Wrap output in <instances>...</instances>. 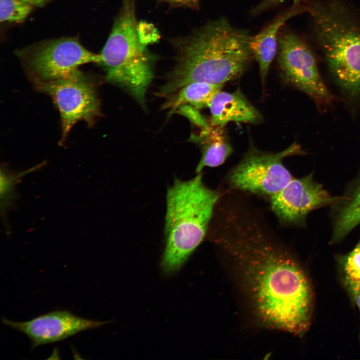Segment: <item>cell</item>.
Returning <instances> with one entry per match:
<instances>
[{"label":"cell","mask_w":360,"mask_h":360,"mask_svg":"<svg viewBox=\"0 0 360 360\" xmlns=\"http://www.w3.org/2000/svg\"><path fill=\"white\" fill-rule=\"evenodd\" d=\"M338 262L344 286L353 304L360 292V240L348 253L338 256Z\"/></svg>","instance_id":"e0dca14e"},{"label":"cell","mask_w":360,"mask_h":360,"mask_svg":"<svg viewBox=\"0 0 360 360\" xmlns=\"http://www.w3.org/2000/svg\"><path fill=\"white\" fill-rule=\"evenodd\" d=\"M212 126H225L229 122L258 124L262 122L261 113L250 102L240 88L232 92L216 93L209 106Z\"/></svg>","instance_id":"4fadbf2b"},{"label":"cell","mask_w":360,"mask_h":360,"mask_svg":"<svg viewBox=\"0 0 360 360\" xmlns=\"http://www.w3.org/2000/svg\"><path fill=\"white\" fill-rule=\"evenodd\" d=\"M340 202L342 204L337 208L333 220L332 244L342 240L360 224V182Z\"/></svg>","instance_id":"2e32d148"},{"label":"cell","mask_w":360,"mask_h":360,"mask_svg":"<svg viewBox=\"0 0 360 360\" xmlns=\"http://www.w3.org/2000/svg\"><path fill=\"white\" fill-rule=\"evenodd\" d=\"M344 198L332 196L314 178L313 174L294 178L268 200L272 212L284 227H304L312 211L335 204Z\"/></svg>","instance_id":"30bf717a"},{"label":"cell","mask_w":360,"mask_h":360,"mask_svg":"<svg viewBox=\"0 0 360 360\" xmlns=\"http://www.w3.org/2000/svg\"><path fill=\"white\" fill-rule=\"evenodd\" d=\"M158 38L151 24L138 22L135 0H122L109 37L98 54V64L104 68L106 80L124 88L142 107L155 60L147 46Z\"/></svg>","instance_id":"3957f363"},{"label":"cell","mask_w":360,"mask_h":360,"mask_svg":"<svg viewBox=\"0 0 360 360\" xmlns=\"http://www.w3.org/2000/svg\"><path fill=\"white\" fill-rule=\"evenodd\" d=\"M223 86L202 82L189 83L167 97L162 108L169 110V118L184 106L196 110L208 107L213 97L222 90Z\"/></svg>","instance_id":"9a60e30c"},{"label":"cell","mask_w":360,"mask_h":360,"mask_svg":"<svg viewBox=\"0 0 360 360\" xmlns=\"http://www.w3.org/2000/svg\"><path fill=\"white\" fill-rule=\"evenodd\" d=\"M2 322L27 336L31 342L32 349L64 340L110 322L84 318L67 310L50 312L28 321L14 322L2 318Z\"/></svg>","instance_id":"8fae6325"},{"label":"cell","mask_w":360,"mask_h":360,"mask_svg":"<svg viewBox=\"0 0 360 360\" xmlns=\"http://www.w3.org/2000/svg\"><path fill=\"white\" fill-rule=\"evenodd\" d=\"M285 0H262L250 11L252 16H254L261 14L268 9L274 7L283 2Z\"/></svg>","instance_id":"d6986e66"},{"label":"cell","mask_w":360,"mask_h":360,"mask_svg":"<svg viewBox=\"0 0 360 360\" xmlns=\"http://www.w3.org/2000/svg\"><path fill=\"white\" fill-rule=\"evenodd\" d=\"M355 304L357 306L360 314V292L356 298ZM359 340L360 341V330L359 332Z\"/></svg>","instance_id":"44dd1931"},{"label":"cell","mask_w":360,"mask_h":360,"mask_svg":"<svg viewBox=\"0 0 360 360\" xmlns=\"http://www.w3.org/2000/svg\"><path fill=\"white\" fill-rule=\"evenodd\" d=\"M316 42L328 68L350 98L360 95V24L337 0H306Z\"/></svg>","instance_id":"5b68a950"},{"label":"cell","mask_w":360,"mask_h":360,"mask_svg":"<svg viewBox=\"0 0 360 360\" xmlns=\"http://www.w3.org/2000/svg\"><path fill=\"white\" fill-rule=\"evenodd\" d=\"M194 140L201 146L202 157L196 168V173L206 167L215 168L222 164L233 152L224 126H212L201 130Z\"/></svg>","instance_id":"5bb4252c"},{"label":"cell","mask_w":360,"mask_h":360,"mask_svg":"<svg viewBox=\"0 0 360 360\" xmlns=\"http://www.w3.org/2000/svg\"><path fill=\"white\" fill-rule=\"evenodd\" d=\"M278 64L284 82L306 94L320 108L332 104L334 97L308 46L296 34L285 32L278 34Z\"/></svg>","instance_id":"9c48e42d"},{"label":"cell","mask_w":360,"mask_h":360,"mask_svg":"<svg viewBox=\"0 0 360 360\" xmlns=\"http://www.w3.org/2000/svg\"><path fill=\"white\" fill-rule=\"evenodd\" d=\"M41 92L50 96L60 115L61 144L78 122L92 126L100 114L96 84L92 77L78 70L58 80L35 84Z\"/></svg>","instance_id":"ba28073f"},{"label":"cell","mask_w":360,"mask_h":360,"mask_svg":"<svg viewBox=\"0 0 360 360\" xmlns=\"http://www.w3.org/2000/svg\"><path fill=\"white\" fill-rule=\"evenodd\" d=\"M178 7H184L192 9L199 8L200 0H160Z\"/></svg>","instance_id":"ffe728a7"},{"label":"cell","mask_w":360,"mask_h":360,"mask_svg":"<svg viewBox=\"0 0 360 360\" xmlns=\"http://www.w3.org/2000/svg\"><path fill=\"white\" fill-rule=\"evenodd\" d=\"M250 196L218 204L206 237L236 270L264 325L302 336L310 328L314 292L304 270Z\"/></svg>","instance_id":"6da1fadb"},{"label":"cell","mask_w":360,"mask_h":360,"mask_svg":"<svg viewBox=\"0 0 360 360\" xmlns=\"http://www.w3.org/2000/svg\"><path fill=\"white\" fill-rule=\"evenodd\" d=\"M48 0H0V22H22L34 8L44 6Z\"/></svg>","instance_id":"ac0fdd59"},{"label":"cell","mask_w":360,"mask_h":360,"mask_svg":"<svg viewBox=\"0 0 360 360\" xmlns=\"http://www.w3.org/2000/svg\"><path fill=\"white\" fill-rule=\"evenodd\" d=\"M18 56L34 84L66 78L80 66L99 60L98 54L72 38L46 41L20 50Z\"/></svg>","instance_id":"52a82bcc"},{"label":"cell","mask_w":360,"mask_h":360,"mask_svg":"<svg viewBox=\"0 0 360 360\" xmlns=\"http://www.w3.org/2000/svg\"><path fill=\"white\" fill-rule=\"evenodd\" d=\"M251 36L220 18L187 36L172 38L176 63L156 94L166 98L192 82L224 84L239 78L253 58Z\"/></svg>","instance_id":"7a4b0ae2"},{"label":"cell","mask_w":360,"mask_h":360,"mask_svg":"<svg viewBox=\"0 0 360 360\" xmlns=\"http://www.w3.org/2000/svg\"><path fill=\"white\" fill-rule=\"evenodd\" d=\"M306 11V0H294L290 8L280 14L259 33L251 36L250 50L258 64L263 88L270 64L277 52L280 28L290 18Z\"/></svg>","instance_id":"7c38bea8"},{"label":"cell","mask_w":360,"mask_h":360,"mask_svg":"<svg viewBox=\"0 0 360 360\" xmlns=\"http://www.w3.org/2000/svg\"><path fill=\"white\" fill-rule=\"evenodd\" d=\"M303 154L295 142L282 151L272 152L258 149L250 140L241 160L228 172L226 184L228 188L269 200L294 178L282 160Z\"/></svg>","instance_id":"8992f818"},{"label":"cell","mask_w":360,"mask_h":360,"mask_svg":"<svg viewBox=\"0 0 360 360\" xmlns=\"http://www.w3.org/2000/svg\"><path fill=\"white\" fill-rule=\"evenodd\" d=\"M221 189L208 188L198 173L188 180L176 178L166 194V246L162 268L178 270L206 237Z\"/></svg>","instance_id":"277c9868"}]
</instances>
